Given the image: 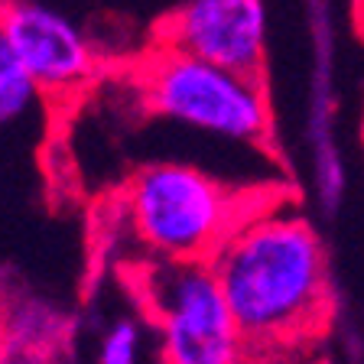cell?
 Segmentation results:
<instances>
[{
	"instance_id": "6da1fadb",
	"label": "cell",
	"mask_w": 364,
	"mask_h": 364,
	"mask_svg": "<svg viewBox=\"0 0 364 364\" xmlns=\"http://www.w3.org/2000/svg\"><path fill=\"white\" fill-rule=\"evenodd\" d=\"M208 264L250 351L306 341L332 316L326 241L287 196L247 215Z\"/></svg>"
},
{
	"instance_id": "7a4b0ae2",
	"label": "cell",
	"mask_w": 364,
	"mask_h": 364,
	"mask_svg": "<svg viewBox=\"0 0 364 364\" xmlns=\"http://www.w3.org/2000/svg\"><path fill=\"white\" fill-rule=\"evenodd\" d=\"M280 196L235 189L192 163L156 159L124 186V218L156 260H208L247 215Z\"/></svg>"
},
{
	"instance_id": "3957f363",
	"label": "cell",
	"mask_w": 364,
	"mask_h": 364,
	"mask_svg": "<svg viewBox=\"0 0 364 364\" xmlns=\"http://www.w3.org/2000/svg\"><path fill=\"white\" fill-rule=\"evenodd\" d=\"M140 95L156 117L182 127L273 150L267 82L159 43L140 65Z\"/></svg>"
},
{
	"instance_id": "277c9868",
	"label": "cell",
	"mask_w": 364,
	"mask_h": 364,
	"mask_svg": "<svg viewBox=\"0 0 364 364\" xmlns=\"http://www.w3.org/2000/svg\"><path fill=\"white\" fill-rule=\"evenodd\" d=\"M136 296L156 326L163 364H247L250 345L208 260H156L140 270Z\"/></svg>"
},
{
	"instance_id": "5b68a950",
	"label": "cell",
	"mask_w": 364,
	"mask_h": 364,
	"mask_svg": "<svg viewBox=\"0 0 364 364\" xmlns=\"http://www.w3.org/2000/svg\"><path fill=\"white\" fill-rule=\"evenodd\" d=\"M0 30L43 98H75L98 72V55L75 23L43 0H0Z\"/></svg>"
},
{
	"instance_id": "8992f818",
	"label": "cell",
	"mask_w": 364,
	"mask_h": 364,
	"mask_svg": "<svg viewBox=\"0 0 364 364\" xmlns=\"http://www.w3.org/2000/svg\"><path fill=\"white\" fill-rule=\"evenodd\" d=\"M156 39L205 62L267 82L264 0H186L159 23Z\"/></svg>"
},
{
	"instance_id": "52a82bcc",
	"label": "cell",
	"mask_w": 364,
	"mask_h": 364,
	"mask_svg": "<svg viewBox=\"0 0 364 364\" xmlns=\"http://www.w3.org/2000/svg\"><path fill=\"white\" fill-rule=\"evenodd\" d=\"M55 316L43 306L14 312L0 338V364H46L55 348Z\"/></svg>"
},
{
	"instance_id": "ba28073f",
	"label": "cell",
	"mask_w": 364,
	"mask_h": 364,
	"mask_svg": "<svg viewBox=\"0 0 364 364\" xmlns=\"http://www.w3.org/2000/svg\"><path fill=\"white\" fill-rule=\"evenodd\" d=\"M39 98H43L39 85L14 53L7 33L0 30V130L23 121L39 105Z\"/></svg>"
},
{
	"instance_id": "9c48e42d",
	"label": "cell",
	"mask_w": 364,
	"mask_h": 364,
	"mask_svg": "<svg viewBox=\"0 0 364 364\" xmlns=\"http://www.w3.org/2000/svg\"><path fill=\"white\" fill-rule=\"evenodd\" d=\"M98 364H144V332L134 316L114 318L101 335Z\"/></svg>"
},
{
	"instance_id": "30bf717a",
	"label": "cell",
	"mask_w": 364,
	"mask_h": 364,
	"mask_svg": "<svg viewBox=\"0 0 364 364\" xmlns=\"http://www.w3.org/2000/svg\"><path fill=\"white\" fill-rule=\"evenodd\" d=\"M355 30H358V36L364 39V0L355 4Z\"/></svg>"
},
{
	"instance_id": "8fae6325",
	"label": "cell",
	"mask_w": 364,
	"mask_h": 364,
	"mask_svg": "<svg viewBox=\"0 0 364 364\" xmlns=\"http://www.w3.org/2000/svg\"><path fill=\"white\" fill-rule=\"evenodd\" d=\"M361 146H364V114H361Z\"/></svg>"
}]
</instances>
